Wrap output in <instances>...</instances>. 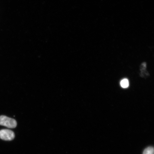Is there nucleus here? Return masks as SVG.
Listing matches in <instances>:
<instances>
[{
  "mask_svg": "<svg viewBox=\"0 0 154 154\" xmlns=\"http://www.w3.org/2000/svg\"><path fill=\"white\" fill-rule=\"evenodd\" d=\"M15 134L12 131L4 129L0 130V138L5 140H11L14 139Z\"/></svg>",
  "mask_w": 154,
  "mask_h": 154,
  "instance_id": "2",
  "label": "nucleus"
},
{
  "mask_svg": "<svg viewBox=\"0 0 154 154\" xmlns=\"http://www.w3.org/2000/svg\"><path fill=\"white\" fill-rule=\"evenodd\" d=\"M120 85L121 87L124 88H128L129 86V82L128 79H124L121 81Z\"/></svg>",
  "mask_w": 154,
  "mask_h": 154,
  "instance_id": "4",
  "label": "nucleus"
},
{
  "mask_svg": "<svg viewBox=\"0 0 154 154\" xmlns=\"http://www.w3.org/2000/svg\"><path fill=\"white\" fill-rule=\"evenodd\" d=\"M0 125L9 128H14L17 126V122L14 119L1 116H0Z\"/></svg>",
  "mask_w": 154,
  "mask_h": 154,
  "instance_id": "1",
  "label": "nucleus"
},
{
  "mask_svg": "<svg viewBox=\"0 0 154 154\" xmlns=\"http://www.w3.org/2000/svg\"><path fill=\"white\" fill-rule=\"evenodd\" d=\"M143 154H154V148L149 147L144 150Z\"/></svg>",
  "mask_w": 154,
  "mask_h": 154,
  "instance_id": "3",
  "label": "nucleus"
}]
</instances>
